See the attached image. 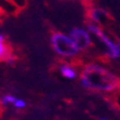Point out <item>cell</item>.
I'll list each match as a JSON object with an SVG mask.
<instances>
[{"label": "cell", "mask_w": 120, "mask_h": 120, "mask_svg": "<svg viewBox=\"0 0 120 120\" xmlns=\"http://www.w3.org/2000/svg\"><path fill=\"white\" fill-rule=\"evenodd\" d=\"M117 59L120 60V40L117 41Z\"/></svg>", "instance_id": "obj_12"}, {"label": "cell", "mask_w": 120, "mask_h": 120, "mask_svg": "<svg viewBox=\"0 0 120 120\" xmlns=\"http://www.w3.org/2000/svg\"><path fill=\"white\" fill-rule=\"evenodd\" d=\"M15 59L16 57L12 52L11 47L7 43L4 36L0 35V61L12 64V63H14Z\"/></svg>", "instance_id": "obj_5"}, {"label": "cell", "mask_w": 120, "mask_h": 120, "mask_svg": "<svg viewBox=\"0 0 120 120\" xmlns=\"http://www.w3.org/2000/svg\"><path fill=\"white\" fill-rule=\"evenodd\" d=\"M88 30L92 34L98 41L102 43V45L105 49V53L109 59L116 60L117 59V41L112 40L110 37L103 30V28L101 27L98 24L91 22L87 25Z\"/></svg>", "instance_id": "obj_3"}, {"label": "cell", "mask_w": 120, "mask_h": 120, "mask_svg": "<svg viewBox=\"0 0 120 120\" xmlns=\"http://www.w3.org/2000/svg\"><path fill=\"white\" fill-rule=\"evenodd\" d=\"M50 42L56 54L63 59H74L80 53V49L75 43L71 37L67 34L56 31L51 35Z\"/></svg>", "instance_id": "obj_2"}, {"label": "cell", "mask_w": 120, "mask_h": 120, "mask_svg": "<svg viewBox=\"0 0 120 120\" xmlns=\"http://www.w3.org/2000/svg\"><path fill=\"white\" fill-rule=\"evenodd\" d=\"M88 15H89V19L91 20V22L95 23V24H103L108 20V15L104 10L100 8H92L90 9L89 12H88Z\"/></svg>", "instance_id": "obj_6"}, {"label": "cell", "mask_w": 120, "mask_h": 120, "mask_svg": "<svg viewBox=\"0 0 120 120\" xmlns=\"http://www.w3.org/2000/svg\"><path fill=\"white\" fill-rule=\"evenodd\" d=\"M16 100V96L13 94H4L3 96L0 98V103L2 105H9V104H13L14 101Z\"/></svg>", "instance_id": "obj_9"}, {"label": "cell", "mask_w": 120, "mask_h": 120, "mask_svg": "<svg viewBox=\"0 0 120 120\" xmlns=\"http://www.w3.org/2000/svg\"><path fill=\"white\" fill-rule=\"evenodd\" d=\"M17 10L11 0H0V11L4 13H13Z\"/></svg>", "instance_id": "obj_8"}, {"label": "cell", "mask_w": 120, "mask_h": 120, "mask_svg": "<svg viewBox=\"0 0 120 120\" xmlns=\"http://www.w3.org/2000/svg\"><path fill=\"white\" fill-rule=\"evenodd\" d=\"M12 2L15 4L17 9H22L26 6V3H27V0H11Z\"/></svg>", "instance_id": "obj_11"}, {"label": "cell", "mask_w": 120, "mask_h": 120, "mask_svg": "<svg viewBox=\"0 0 120 120\" xmlns=\"http://www.w3.org/2000/svg\"><path fill=\"white\" fill-rule=\"evenodd\" d=\"M80 83L83 88L100 93H114L120 89V78L104 65L90 63L81 69Z\"/></svg>", "instance_id": "obj_1"}, {"label": "cell", "mask_w": 120, "mask_h": 120, "mask_svg": "<svg viewBox=\"0 0 120 120\" xmlns=\"http://www.w3.org/2000/svg\"><path fill=\"white\" fill-rule=\"evenodd\" d=\"M13 105L14 108H16V109H24L26 107V102L24 100H22V98H17L14 101V103L12 104Z\"/></svg>", "instance_id": "obj_10"}, {"label": "cell", "mask_w": 120, "mask_h": 120, "mask_svg": "<svg viewBox=\"0 0 120 120\" xmlns=\"http://www.w3.org/2000/svg\"><path fill=\"white\" fill-rule=\"evenodd\" d=\"M69 36L78 45L80 51H84L92 45V34L88 30V28L75 27L69 31Z\"/></svg>", "instance_id": "obj_4"}, {"label": "cell", "mask_w": 120, "mask_h": 120, "mask_svg": "<svg viewBox=\"0 0 120 120\" xmlns=\"http://www.w3.org/2000/svg\"><path fill=\"white\" fill-rule=\"evenodd\" d=\"M60 73L64 78L69 79V80H74L78 77V70L68 63H63L60 66Z\"/></svg>", "instance_id": "obj_7"}]
</instances>
